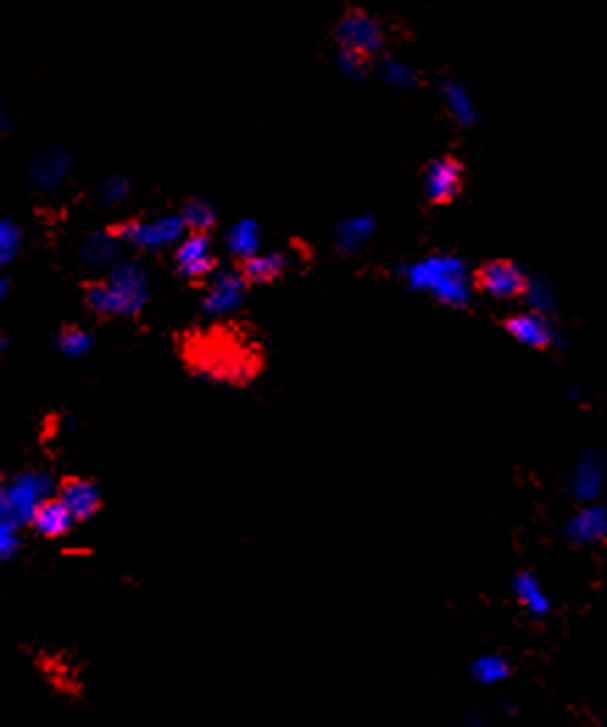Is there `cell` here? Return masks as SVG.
Returning a JSON list of instances; mask_svg holds the SVG:
<instances>
[{
    "mask_svg": "<svg viewBox=\"0 0 607 727\" xmlns=\"http://www.w3.org/2000/svg\"><path fill=\"white\" fill-rule=\"evenodd\" d=\"M527 290H530V301L538 310H552L555 307V293H552L549 282H532V285H527Z\"/></svg>",
    "mask_w": 607,
    "mask_h": 727,
    "instance_id": "obj_28",
    "label": "cell"
},
{
    "mask_svg": "<svg viewBox=\"0 0 607 727\" xmlns=\"http://www.w3.org/2000/svg\"><path fill=\"white\" fill-rule=\"evenodd\" d=\"M59 349L67 357H84L92 349V335L84 329H67L59 338Z\"/></svg>",
    "mask_w": 607,
    "mask_h": 727,
    "instance_id": "obj_24",
    "label": "cell"
},
{
    "mask_svg": "<svg viewBox=\"0 0 607 727\" xmlns=\"http://www.w3.org/2000/svg\"><path fill=\"white\" fill-rule=\"evenodd\" d=\"M382 76L390 84H396V87H410V84H415V78H418L413 67L407 65V62H399V59H385Z\"/></svg>",
    "mask_w": 607,
    "mask_h": 727,
    "instance_id": "obj_25",
    "label": "cell"
},
{
    "mask_svg": "<svg viewBox=\"0 0 607 727\" xmlns=\"http://www.w3.org/2000/svg\"><path fill=\"white\" fill-rule=\"evenodd\" d=\"M226 246L232 251L237 260H248L254 257L259 248V229L254 221H240L234 223L229 234H226Z\"/></svg>",
    "mask_w": 607,
    "mask_h": 727,
    "instance_id": "obj_18",
    "label": "cell"
},
{
    "mask_svg": "<svg viewBox=\"0 0 607 727\" xmlns=\"http://www.w3.org/2000/svg\"><path fill=\"white\" fill-rule=\"evenodd\" d=\"M87 301L101 315H134L148 301V279L134 262L117 265L106 282H98L87 290Z\"/></svg>",
    "mask_w": 607,
    "mask_h": 727,
    "instance_id": "obj_2",
    "label": "cell"
},
{
    "mask_svg": "<svg viewBox=\"0 0 607 727\" xmlns=\"http://www.w3.org/2000/svg\"><path fill=\"white\" fill-rule=\"evenodd\" d=\"M67 168H70V159H67L65 151L48 148V151H39V154L31 159L28 173H31V182L39 184V187H45V190H53V187H59V184L65 182Z\"/></svg>",
    "mask_w": 607,
    "mask_h": 727,
    "instance_id": "obj_11",
    "label": "cell"
},
{
    "mask_svg": "<svg viewBox=\"0 0 607 727\" xmlns=\"http://www.w3.org/2000/svg\"><path fill=\"white\" fill-rule=\"evenodd\" d=\"M607 533V516L605 507H585L582 513H577L566 527V535L574 544H596L602 541Z\"/></svg>",
    "mask_w": 607,
    "mask_h": 727,
    "instance_id": "obj_14",
    "label": "cell"
},
{
    "mask_svg": "<svg viewBox=\"0 0 607 727\" xmlns=\"http://www.w3.org/2000/svg\"><path fill=\"white\" fill-rule=\"evenodd\" d=\"M374 229L376 226L371 218H349V221H343L337 226V246L343 248V251H357L362 243L371 240Z\"/></svg>",
    "mask_w": 607,
    "mask_h": 727,
    "instance_id": "obj_19",
    "label": "cell"
},
{
    "mask_svg": "<svg viewBox=\"0 0 607 727\" xmlns=\"http://www.w3.org/2000/svg\"><path fill=\"white\" fill-rule=\"evenodd\" d=\"M6 123H9V120H6V112H3V104H0V131L6 129Z\"/></svg>",
    "mask_w": 607,
    "mask_h": 727,
    "instance_id": "obj_31",
    "label": "cell"
},
{
    "mask_svg": "<svg viewBox=\"0 0 607 727\" xmlns=\"http://www.w3.org/2000/svg\"><path fill=\"white\" fill-rule=\"evenodd\" d=\"M31 524H34V530L39 535L56 538V535H65L73 527V516L62 505V499H42L37 510H34V516H31Z\"/></svg>",
    "mask_w": 607,
    "mask_h": 727,
    "instance_id": "obj_13",
    "label": "cell"
},
{
    "mask_svg": "<svg viewBox=\"0 0 607 727\" xmlns=\"http://www.w3.org/2000/svg\"><path fill=\"white\" fill-rule=\"evenodd\" d=\"M179 218L184 229H190V232H209L212 223H215V209L209 207L207 201H190L187 207L181 209Z\"/></svg>",
    "mask_w": 607,
    "mask_h": 727,
    "instance_id": "obj_22",
    "label": "cell"
},
{
    "mask_svg": "<svg viewBox=\"0 0 607 727\" xmlns=\"http://www.w3.org/2000/svg\"><path fill=\"white\" fill-rule=\"evenodd\" d=\"M20 251V229L9 221H0V265L12 260Z\"/></svg>",
    "mask_w": 607,
    "mask_h": 727,
    "instance_id": "obj_26",
    "label": "cell"
},
{
    "mask_svg": "<svg viewBox=\"0 0 607 727\" xmlns=\"http://www.w3.org/2000/svg\"><path fill=\"white\" fill-rule=\"evenodd\" d=\"M530 285V279L516 262L493 260L485 262L477 271V287L493 299H516Z\"/></svg>",
    "mask_w": 607,
    "mask_h": 727,
    "instance_id": "obj_4",
    "label": "cell"
},
{
    "mask_svg": "<svg viewBox=\"0 0 607 727\" xmlns=\"http://www.w3.org/2000/svg\"><path fill=\"white\" fill-rule=\"evenodd\" d=\"M602 485H605V463L599 455H585L580 460V466L574 471V496L582 502H594L596 496L602 494Z\"/></svg>",
    "mask_w": 607,
    "mask_h": 727,
    "instance_id": "obj_15",
    "label": "cell"
},
{
    "mask_svg": "<svg viewBox=\"0 0 607 727\" xmlns=\"http://www.w3.org/2000/svg\"><path fill=\"white\" fill-rule=\"evenodd\" d=\"M3 296H6V285L0 282V301H3Z\"/></svg>",
    "mask_w": 607,
    "mask_h": 727,
    "instance_id": "obj_32",
    "label": "cell"
},
{
    "mask_svg": "<svg viewBox=\"0 0 607 727\" xmlns=\"http://www.w3.org/2000/svg\"><path fill=\"white\" fill-rule=\"evenodd\" d=\"M176 271L184 279H201L215 271V254L207 232H193L176 251Z\"/></svg>",
    "mask_w": 607,
    "mask_h": 727,
    "instance_id": "obj_8",
    "label": "cell"
},
{
    "mask_svg": "<svg viewBox=\"0 0 607 727\" xmlns=\"http://www.w3.org/2000/svg\"><path fill=\"white\" fill-rule=\"evenodd\" d=\"M120 237L131 243V246L140 248H165L173 246L184 234V223L179 215H168V218H159V221H145V223H129L120 229Z\"/></svg>",
    "mask_w": 607,
    "mask_h": 727,
    "instance_id": "obj_5",
    "label": "cell"
},
{
    "mask_svg": "<svg viewBox=\"0 0 607 727\" xmlns=\"http://www.w3.org/2000/svg\"><path fill=\"white\" fill-rule=\"evenodd\" d=\"M513 591H516L518 602L532 613V616H543V613H549L552 608V602L546 597V591H543V585L538 583V577L530 572L518 574L516 580H513Z\"/></svg>",
    "mask_w": 607,
    "mask_h": 727,
    "instance_id": "obj_16",
    "label": "cell"
},
{
    "mask_svg": "<svg viewBox=\"0 0 607 727\" xmlns=\"http://www.w3.org/2000/svg\"><path fill=\"white\" fill-rule=\"evenodd\" d=\"M401 273L410 282V287L427 290L440 304L465 307L471 299V279H468L463 260H457V257H429L424 262L401 268Z\"/></svg>",
    "mask_w": 607,
    "mask_h": 727,
    "instance_id": "obj_1",
    "label": "cell"
},
{
    "mask_svg": "<svg viewBox=\"0 0 607 727\" xmlns=\"http://www.w3.org/2000/svg\"><path fill=\"white\" fill-rule=\"evenodd\" d=\"M337 39H340V45L346 48V51H354V53H362V56H368V53H376L382 48V28L376 23L374 17H368L365 12H351L343 17V23L337 28Z\"/></svg>",
    "mask_w": 607,
    "mask_h": 727,
    "instance_id": "obj_6",
    "label": "cell"
},
{
    "mask_svg": "<svg viewBox=\"0 0 607 727\" xmlns=\"http://www.w3.org/2000/svg\"><path fill=\"white\" fill-rule=\"evenodd\" d=\"M115 254H117V237L112 232L92 234L90 240H87V246H84V257L90 262H95V265L115 260Z\"/></svg>",
    "mask_w": 607,
    "mask_h": 727,
    "instance_id": "obj_23",
    "label": "cell"
},
{
    "mask_svg": "<svg viewBox=\"0 0 607 727\" xmlns=\"http://www.w3.org/2000/svg\"><path fill=\"white\" fill-rule=\"evenodd\" d=\"M62 505L70 510L73 521H87L95 516V510L101 507V494L92 482L84 480H70L62 485Z\"/></svg>",
    "mask_w": 607,
    "mask_h": 727,
    "instance_id": "obj_12",
    "label": "cell"
},
{
    "mask_svg": "<svg viewBox=\"0 0 607 727\" xmlns=\"http://www.w3.org/2000/svg\"><path fill=\"white\" fill-rule=\"evenodd\" d=\"M17 552V530L12 521L0 519V560L12 558Z\"/></svg>",
    "mask_w": 607,
    "mask_h": 727,
    "instance_id": "obj_29",
    "label": "cell"
},
{
    "mask_svg": "<svg viewBox=\"0 0 607 727\" xmlns=\"http://www.w3.org/2000/svg\"><path fill=\"white\" fill-rule=\"evenodd\" d=\"M507 332L518 343L530 346V349H549L555 343V332H552V326H549L543 312H521V315H513L507 321Z\"/></svg>",
    "mask_w": 607,
    "mask_h": 727,
    "instance_id": "obj_10",
    "label": "cell"
},
{
    "mask_svg": "<svg viewBox=\"0 0 607 727\" xmlns=\"http://www.w3.org/2000/svg\"><path fill=\"white\" fill-rule=\"evenodd\" d=\"M471 675L477 683H485V686H493V683H499L504 677L510 675V663L499 658V655H482L474 661L471 666Z\"/></svg>",
    "mask_w": 607,
    "mask_h": 727,
    "instance_id": "obj_21",
    "label": "cell"
},
{
    "mask_svg": "<svg viewBox=\"0 0 607 727\" xmlns=\"http://www.w3.org/2000/svg\"><path fill=\"white\" fill-rule=\"evenodd\" d=\"M285 268V254H254V257L243 260V276H246V282H271Z\"/></svg>",
    "mask_w": 607,
    "mask_h": 727,
    "instance_id": "obj_17",
    "label": "cell"
},
{
    "mask_svg": "<svg viewBox=\"0 0 607 727\" xmlns=\"http://www.w3.org/2000/svg\"><path fill=\"white\" fill-rule=\"evenodd\" d=\"M0 351H3V335H0Z\"/></svg>",
    "mask_w": 607,
    "mask_h": 727,
    "instance_id": "obj_33",
    "label": "cell"
},
{
    "mask_svg": "<svg viewBox=\"0 0 607 727\" xmlns=\"http://www.w3.org/2000/svg\"><path fill=\"white\" fill-rule=\"evenodd\" d=\"M243 290H246V276L243 273L218 271L207 287L204 310L209 315H226V312L237 310L240 301H243Z\"/></svg>",
    "mask_w": 607,
    "mask_h": 727,
    "instance_id": "obj_7",
    "label": "cell"
},
{
    "mask_svg": "<svg viewBox=\"0 0 607 727\" xmlns=\"http://www.w3.org/2000/svg\"><path fill=\"white\" fill-rule=\"evenodd\" d=\"M129 193V182L126 179H120V176H112V179H106L101 184V201L104 204H117V201H123Z\"/></svg>",
    "mask_w": 607,
    "mask_h": 727,
    "instance_id": "obj_27",
    "label": "cell"
},
{
    "mask_svg": "<svg viewBox=\"0 0 607 727\" xmlns=\"http://www.w3.org/2000/svg\"><path fill=\"white\" fill-rule=\"evenodd\" d=\"M427 195L438 204L452 201L463 187V170L454 159H435L427 170V179H424Z\"/></svg>",
    "mask_w": 607,
    "mask_h": 727,
    "instance_id": "obj_9",
    "label": "cell"
},
{
    "mask_svg": "<svg viewBox=\"0 0 607 727\" xmlns=\"http://www.w3.org/2000/svg\"><path fill=\"white\" fill-rule=\"evenodd\" d=\"M446 104L452 109V115L463 123V126H471L477 123V106L471 101V95L465 90L463 84H446Z\"/></svg>",
    "mask_w": 607,
    "mask_h": 727,
    "instance_id": "obj_20",
    "label": "cell"
},
{
    "mask_svg": "<svg viewBox=\"0 0 607 727\" xmlns=\"http://www.w3.org/2000/svg\"><path fill=\"white\" fill-rule=\"evenodd\" d=\"M362 59H365L362 53L346 51V48H343L337 62H340V70H343V73H349V76H360V73H362Z\"/></svg>",
    "mask_w": 607,
    "mask_h": 727,
    "instance_id": "obj_30",
    "label": "cell"
},
{
    "mask_svg": "<svg viewBox=\"0 0 607 727\" xmlns=\"http://www.w3.org/2000/svg\"><path fill=\"white\" fill-rule=\"evenodd\" d=\"M51 494V477L48 474H37L28 471L14 477L6 488H0V519L12 521L14 527L26 524L34 516L42 499Z\"/></svg>",
    "mask_w": 607,
    "mask_h": 727,
    "instance_id": "obj_3",
    "label": "cell"
}]
</instances>
